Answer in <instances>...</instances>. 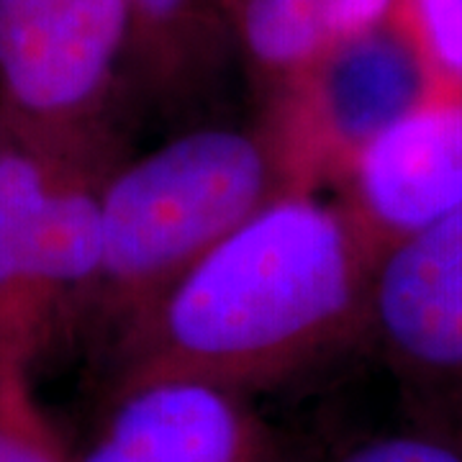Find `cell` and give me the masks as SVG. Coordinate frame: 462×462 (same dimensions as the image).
Listing matches in <instances>:
<instances>
[{"mask_svg":"<svg viewBox=\"0 0 462 462\" xmlns=\"http://www.w3.org/2000/svg\"><path fill=\"white\" fill-rule=\"evenodd\" d=\"M380 247L342 199L288 190L116 334L114 385L182 375L254 393L365 337Z\"/></svg>","mask_w":462,"mask_h":462,"instance_id":"1","label":"cell"},{"mask_svg":"<svg viewBox=\"0 0 462 462\" xmlns=\"http://www.w3.org/2000/svg\"><path fill=\"white\" fill-rule=\"evenodd\" d=\"M288 190L298 188L260 124L196 129L111 167L100 182L103 254L93 306L121 329Z\"/></svg>","mask_w":462,"mask_h":462,"instance_id":"2","label":"cell"},{"mask_svg":"<svg viewBox=\"0 0 462 462\" xmlns=\"http://www.w3.org/2000/svg\"><path fill=\"white\" fill-rule=\"evenodd\" d=\"M132 32L129 0H0V126L47 152L108 157Z\"/></svg>","mask_w":462,"mask_h":462,"instance_id":"3","label":"cell"},{"mask_svg":"<svg viewBox=\"0 0 462 462\" xmlns=\"http://www.w3.org/2000/svg\"><path fill=\"white\" fill-rule=\"evenodd\" d=\"M431 93L427 67L385 16L263 98L260 126L293 185L321 190Z\"/></svg>","mask_w":462,"mask_h":462,"instance_id":"4","label":"cell"},{"mask_svg":"<svg viewBox=\"0 0 462 462\" xmlns=\"http://www.w3.org/2000/svg\"><path fill=\"white\" fill-rule=\"evenodd\" d=\"M365 337L431 421L462 424V211L380 249Z\"/></svg>","mask_w":462,"mask_h":462,"instance_id":"5","label":"cell"},{"mask_svg":"<svg viewBox=\"0 0 462 462\" xmlns=\"http://www.w3.org/2000/svg\"><path fill=\"white\" fill-rule=\"evenodd\" d=\"M275 445L247 393L157 375L116 383L108 411L72 462H273Z\"/></svg>","mask_w":462,"mask_h":462,"instance_id":"6","label":"cell"},{"mask_svg":"<svg viewBox=\"0 0 462 462\" xmlns=\"http://www.w3.org/2000/svg\"><path fill=\"white\" fill-rule=\"evenodd\" d=\"M337 188L380 249L462 211V90L431 93L398 118Z\"/></svg>","mask_w":462,"mask_h":462,"instance_id":"7","label":"cell"},{"mask_svg":"<svg viewBox=\"0 0 462 462\" xmlns=\"http://www.w3.org/2000/svg\"><path fill=\"white\" fill-rule=\"evenodd\" d=\"M393 0H234L231 47L267 98L331 50L378 26Z\"/></svg>","mask_w":462,"mask_h":462,"instance_id":"8","label":"cell"},{"mask_svg":"<svg viewBox=\"0 0 462 462\" xmlns=\"http://www.w3.org/2000/svg\"><path fill=\"white\" fill-rule=\"evenodd\" d=\"M62 157L67 154L36 147L0 126V346L32 365L36 363L21 319L23 281L33 229Z\"/></svg>","mask_w":462,"mask_h":462,"instance_id":"9","label":"cell"},{"mask_svg":"<svg viewBox=\"0 0 462 462\" xmlns=\"http://www.w3.org/2000/svg\"><path fill=\"white\" fill-rule=\"evenodd\" d=\"M234 0H129L132 51L129 62L152 85L180 88L231 50Z\"/></svg>","mask_w":462,"mask_h":462,"instance_id":"10","label":"cell"},{"mask_svg":"<svg viewBox=\"0 0 462 462\" xmlns=\"http://www.w3.org/2000/svg\"><path fill=\"white\" fill-rule=\"evenodd\" d=\"M33 365L0 346V462H72L32 383Z\"/></svg>","mask_w":462,"mask_h":462,"instance_id":"11","label":"cell"},{"mask_svg":"<svg viewBox=\"0 0 462 462\" xmlns=\"http://www.w3.org/2000/svg\"><path fill=\"white\" fill-rule=\"evenodd\" d=\"M388 18L427 67L434 93L462 90V0H393Z\"/></svg>","mask_w":462,"mask_h":462,"instance_id":"12","label":"cell"},{"mask_svg":"<svg viewBox=\"0 0 462 462\" xmlns=\"http://www.w3.org/2000/svg\"><path fill=\"white\" fill-rule=\"evenodd\" d=\"M331 462H462V424L424 421L346 447Z\"/></svg>","mask_w":462,"mask_h":462,"instance_id":"13","label":"cell"}]
</instances>
